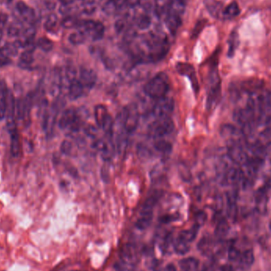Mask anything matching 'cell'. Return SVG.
Instances as JSON below:
<instances>
[{
    "mask_svg": "<svg viewBox=\"0 0 271 271\" xmlns=\"http://www.w3.org/2000/svg\"><path fill=\"white\" fill-rule=\"evenodd\" d=\"M147 13L145 12L142 13V14H139L135 18L136 25L138 27L139 29H142V30L148 29L151 24V17L149 16Z\"/></svg>",
    "mask_w": 271,
    "mask_h": 271,
    "instance_id": "cell-24",
    "label": "cell"
},
{
    "mask_svg": "<svg viewBox=\"0 0 271 271\" xmlns=\"http://www.w3.org/2000/svg\"><path fill=\"white\" fill-rule=\"evenodd\" d=\"M32 106V98L27 96L25 99L20 101L18 106V115L20 119L24 120L25 123L29 124L30 121V110Z\"/></svg>",
    "mask_w": 271,
    "mask_h": 271,
    "instance_id": "cell-13",
    "label": "cell"
},
{
    "mask_svg": "<svg viewBox=\"0 0 271 271\" xmlns=\"http://www.w3.org/2000/svg\"><path fill=\"white\" fill-rule=\"evenodd\" d=\"M267 190L265 187L259 189L255 194V205L257 209L260 213H265L267 212Z\"/></svg>",
    "mask_w": 271,
    "mask_h": 271,
    "instance_id": "cell-17",
    "label": "cell"
},
{
    "mask_svg": "<svg viewBox=\"0 0 271 271\" xmlns=\"http://www.w3.org/2000/svg\"><path fill=\"white\" fill-rule=\"evenodd\" d=\"M265 148L266 158L271 163V141H269L267 145H264Z\"/></svg>",
    "mask_w": 271,
    "mask_h": 271,
    "instance_id": "cell-55",
    "label": "cell"
},
{
    "mask_svg": "<svg viewBox=\"0 0 271 271\" xmlns=\"http://www.w3.org/2000/svg\"><path fill=\"white\" fill-rule=\"evenodd\" d=\"M263 87V81L257 79L245 81L240 84V90L245 91V92H255V91L260 90Z\"/></svg>",
    "mask_w": 271,
    "mask_h": 271,
    "instance_id": "cell-23",
    "label": "cell"
},
{
    "mask_svg": "<svg viewBox=\"0 0 271 271\" xmlns=\"http://www.w3.org/2000/svg\"><path fill=\"white\" fill-rule=\"evenodd\" d=\"M79 82L86 90H90L96 85L98 77L95 71L87 68H83L79 72Z\"/></svg>",
    "mask_w": 271,
    "mask_h": 271,
    "instance_id": "cell-11",
    "label": "cell"
},
{
    "mask_svg": "<svg viewBox=\"0 0 271 271\" xmlns=\"http://www.w3.org/2000/svg\"><path fill=\"white\" fill-rule=\"evenodd\" d=\"M78 28L85 34L86 37H89L93 41H99L102 39L105 33V27L103 24L100 22L93 20L79 22Z\"/></svg>",
    "mask_w": 271,
    "mask_h": 271,
    "instance_id": "cell-5",
    "label": "cell"
},
{
    "mask_svg": "<svg viewBox=\"0 0 271 271\" xmlns=\"http://www.w3.org/2000/svg\"><path fill=\"white\" fill-rule=\"evenodd\" d=\"M228 157L236 165H244L248 160V155L238 141H228Z\"/></svg>",
    "mask_w": 271,
    "mask_h": 271,
    "instance_id": "cell-7",
    "label": "cell"
},
{
    "mask_svg": "<svg viewBox=\"0 0 271 271\" xmlns=\"http://www.w3.org/2000/svg\"><path fill=\"white\" fill-rule=\"evenodd\" d=\"M123 260L124 263H135L136 258H137V254L135 251L134 249L132 246H127L125 248H124L123 252Z\"/></svg>",
    "mask_w": 271,
    "mask_h": 271,
    "instance_id": "cell-38",
    "label": "cell"
},
{
    "mask_svg": "<svg viewBox=\"0 0 271 271\" xmlns=\"http://www.w3.org/2000/svg\"><path fill=\"white\" fill-rule=\"evenodd\" d=\"M269 227H270V229H271V223H270Z\"/></svg>",
    "mask_w": 271,
    "mask_h": 271,
    "instance_id": "cell-61",
    "label": "cell"
},
{
    "mask_svg": "<svg viewBox=\"0 0 271 271\" xmlns=\"http://www.w3.org/2000/svg\"><path fill=\"white\" fill-rule=\"evenodd\" d=\"M239 43V34L236 31H233L230 34L229 37H228V57H232L234 56L235 52H236V49L238 47Z\"/></svg>",
    "mask_w": 271,
    "mask_h": 271,
    "instance_id": "cell-26",
    "label": "cell"
},
{
    "mask_svg": "<svg viewBox=\"0 0 271 271\" xmlns=\"http://www.w3.org/2000/svg\"><path fill=\"white\" fill-rule=\"evenodd\" d=\"M221 271H231V269H230L229 267H227V266H224V267H222Z\"/></svg>",
    "mask_w": 271,
    "mask_h": 271,
    "instance_id": "cell-59",
    "label": "cell"
},
{
    "mask_svg": "<svg viewBox=\"0 0 271 271\" xmlns=\"http://www.w3.org/2000/svg\"><path fill=\"white\" fill-rule=\"evenodd\" d=\"M152 222V211L141 210V216L136 222V227L140 230H145L151 225Z\"/></svg>",
    "mask_w": 271,
    "mask_h": 271,
    "instance_id": "cell-21",
    "label": "cell"
},
{
    "mask_svg": "<svg viewBox=\"0 0 271 271\" xmlns=\"http://www.w3.org/2000/svg\"><path fill=\"white\" fill-rule=\"evenodd\" d=\"M154 147L155 150L160 151L161 153H168L172 151V145L169 143V141H165V140H161V139H157L154 144Z\"/></svg>",
    "mask_w": 271,
    "mask_h": 271,
    "instance_id": "cell-36",
    "label": "cell"
},
{
    "mask_svg": "<svg viewBox=\"0 0 271 271\" xmlns=\"http://www.w3.org/2000/svg\"><path fill=\"white\" fill-rule=\"evenodd\" d=\"M128 133L123 129L120 133H118L116 139V147L118 153L120 155H124L128 148Z\"/></svg>",
    "mask_w": 271,
    "mask_h": 271,
    "instance_id": "cell-22",
    "label": "cell"
},
{
    "mask_svg": "<svg viewBox=\"0 0 271 271\" xmlns=\"http://www.w3.org/2000/svg\"><path fill=\"white\" fill-rule=\"evenodd\" d=\"M21 15L24 20L28 23H32L35 19V12L33 11V9L30 8L29 6Z\"/></svg>",
    "mask_w": 271,
    "mask_h": 271,
    "instance_id": "cell-44",
    "label": "cell"
},
{
    "mask_svg": "<svg viewBox=\"0 0 271 271\" xmlns=\"http://www.w3.org/2000/svg\"><path fill=\"white\" fill-rule=\"evenodd\" d=\"M240 254L241 253L239 251L235 246H230L229 250H228V258H229L231 261H239L240 259Z\"/></svg>",
    "mask_w": 271,
    "mask_h": 271,
    "instance_id": "cell-46",
    "label": "cell"
},
{
    "mask_svg": "<svg viewBox=\"0 0 271 271\" xmlns=\"http://www.w3.org/2000/svg\"><path fill=\"white\" fill-rule=\"evenodd\" d=\"M31 51L25 50L20 56V60H19V65L21 67L22 69H28L31 66L32 63L33 62V55Z\"/></svg>",
    "mask_w": 271,
    "mask_h": 271,
    "instance_id": "cell-33",
    "label": "cell"
},
{
    "mask_svg": "<svg viewBox=\"0 0 271 271\" xmlns=\"http://www.w3.org/2000/svg\"><path fill=\"white\" fill-rule=\"evenodd\" d=\"M174 250L178 255H186L190 250V244L178 236L174 241Z\"/></svg>",
    "mask_w": 271,
    "mask_h": 271,
    "instance_id": "cell-34",
    "label": "cell"
},
{
    "mask_svg": "<svg viewBox=\"0 0 271 271\" xmlns=\"http://www.w3.org/2000/svg\"><path fill=\"white\" fill-rule=\"evenodd\" d=\"M199 227L198 226L195 225L193 226L191 229L183 230L182 232H181L178 235L179 238L182 239L186 242L190 243L192 242L195 240V238L197 237V232H198Z\"/></svg>",
    "mask_w": 271,
    "mask_h": 271,
    "instance_id": "cell-29",
    "label": "cell"
},
{
    "mask_svg": "<svg viewBox=\"0 0 271 271\" xmlns=\"http://www.w3.org/2000/svg\"><path fill=\"white\" fill-rule=\"evenodd\" d=\"M124 26H125V23L123 19H120L115 23V29L118 33H121L124 30Z\"/></svg>",
    "mask_w": 271,
    "mask_h": 271,
    "instance_id": "cell-52",
    "label": "cell"
},
{
    "mask_svg": "<svg viewBox=\"0 0 271 271\" xmlns=\"http://www.w3.org/2000/svg\"><path fill=\"white\" fill-rule=\"evenodd\" d=\"M176 70L178 74L188 77L192 84L193 89L197 93L200 87H199L198 81L195 73V68L188 63L179 62L176 64Z\"/></svg>",
    "mask_w": 271,
    "mask_h": 271,
    "instance_id": "cell-8",
    "label": "cell"
},
{
    "mask_svg": "<svg viewBox=\"0 0 271 271\" xmlns=\"http://www.w3.org/2000/svg\"><path fill=\"white\" fill-rule=\"evenodd\" d=\"M21 29L19 28V25H17L16 24H12L11 26L9 27L8 29V35L11 37H16V36L19 35Z\"/></svg>",
    "mask_w": 271,
    "mask_h": 271,
    "instance_id": "cell-49",
    "label": "cell"
},
{
    "mask_svg": "<svg viewBox=\"0 0 271 271\" xmlns=\"http://www.w3.org/2000/svg\"><path fill=\"white\" fill-rule=\"evenodd\" d=\"M205 24H206V21L202 19V20H199L196 25H195V28L193 29L192 32V38H196L197 36L200 34L202 29H204V27L205 26Z\"/></svg>",
    "mask_w": 271,
    "mask_h": 271,
    "instance_id": "cell-43",
    "label": "cell"
},
{
    "mask_svg": "<svg viewBox=\"0 0 271 271\" xmlns=\"http://www.w3.org/2000/svg\"><path fill=\"white\" fill-rule=\"evenodd\" d=\"M37 46L42 51L46 52H50L53 49V43L47 37H40L37 41Z\"/></svg>",
    "mask_w": 271,
    "mask_h": 271,
    "instance_id": "cell-39",
    "label": "cell"
},
{
    "mask_svg": "<svg viewBox=\"0 0 271 271\" xmlns=\"http://www.w3.org/2000/svg\"><path fill=\"white\" fill-rule=\"evenodd\" d=\"M265 125L266 128L265 131H264L265 137H267V138L271 139V118H270L269 120L267 121Z\"/></svg>",
    "mask_w": 271,
    "mask_h": 271,
    "instance_id": "cell-53",
    "label": "cell"
},
{
    "mask_svg": "<svg viewBox=\"0 0 271 271\" xmlns=\"http://www.w3.org/2000/svg\"><path fill=\"white\" fill-rule=\"evenodd\" d=\"M83 11L87 15H91L96 11V0H82Z\"/></svg>",
    "mask_w": 271,
    "mask_h": 271,
    "instance_id": "cell-40",
    "label": "cell"
},
{
    "mask_svg": "<svg viewBox=\"0 0 271 271\" xmlns=\"http://www.w3.org/2000/svg\"></svg>",
    "mask_w": 271,
    "mask_h": 271,
    "instance_id": "cell-62",
    "label": "cell"
},
{
    "mask_svg": "<svg viewBox=\"0 0 271 271\" xmlns=\"http://www.w3.org/2000/svg\"><path fill=\"white\" fill-rule=\"evenodd\" d=\"M205 8L209 14L216 19H221L223 17V5L218 0H204Z\"/></svg>",
    "mask_w": 271,
    "mask_h": 271,
    "instance_id": "cell-16",
    "label": "cell"
},
{
    "mask_svg": "<svg viewBox=\"0 0 271 271\" xmlns=\"http://www.w3.org/2000/svg\"><path fill=\"white\" fill-rule=\"evenodd\" d=\"M86 134L91 138H95L97 136V129L93 125L87 126L85 129Z\"/></svg>",
    "mask_w": 271,
    "mask_h": 271,
    "instance_id": "cell-51",
    "label": "cell"
},
{
    "mask_svg": "<svg viewBox=\"0 0 271 271\" xmlns=\"http://www.w3.org/2000/svg\"><path fill=\"white\" fill-rule=\"evenodd\" d=\"M86 37H86L85 34L79 29L77 31L71 33L69 35V42L74 46H79V45L84 43Z\"/></svg>",
    "mask_w": 271,
    "mask_h": 271,
    "instance_id": "cell-37",
    "label": "cell"
},
{
    "mask_svg": "<svg viewBox=\"0 0 271 271\" xmlns=\"http://www.w3.org/2000/svg\"><path fill=\"white\" fill-rule=\"evenodd\" d=\"M85 91V88L82 85V83L78 79L73 81L68 89L69 98L73 100L78 99L79 98L82 97L84 95Z\"/></svg>",
    "mask_w": 271,
    "mask_h": 271,
    "instance_id": "cell-20",
    "label": "cell"
},
{
    "mask_svg": "<svg viewBox=\"0 0 271 271\" xmlns=\"http://www.w3.org/2000/svg\"><path fill=\"white\" fill-rule=\"evenodd\" d=\"M227 213L231 219H236L238 209H237V191H229L227 194Z\"/></svg>",
    "mask_w": 271,
    "mask_h": 271,
    "instance_id": "cell-14",
    "label": "cell"
},
{
    "mask_svg": "<svg viewBox=\"0 0 271 271\" xmlns=\"http://www.w3.org/2000/svg\"><path fill=\"white\" fill-rule=\"evenodd\" d=\"M58 27V18L55 14H50L45 23V29L49 33L56 31Z\"/></svg>",
    "mask_w": 271,
    "mask_h": 271,
    "instance_id": "cell-35",
    "label": "cell"
},
{
    "mask_svg": "<svg viewBox=\"0 0 271 271\" xmlns=\"http://www.w3.org/2000/svg\"><path fill=\"white\" fill-rule=\"evenodd\" d=\"M229 231V225L226 219H220L215 229V235L218 239H223L227 236Z\"/></svg>",
    "mask_w": 271,
    "mask_h": 271,
    "instance_id": "cell-31",
    "label": "cell"
},
{
    "mask_svg": "<svg viewBox=\"0 0 271 271\" xmlns=\"http://www.w3.org/2000/svg\"><path fill=\"white\" fill-rule=\"evenodd\" d=\"M174 99L166 96L156 99L151 108V112L156 118H170L171 114L174 111Z\"/></svg>",
    "mask_w": 271,
    "mask_h": 271,
    "instance_id": "cell-6",
    "label": "cell"
},
{
    "mask_svg": "<svg viewBox=\"0 0 271 271\" xmlns=\"http://www.w3.org/2000/svg\"><path fill=\"white\" fill-rule=\"evenodd\" d=\"M206 220H207L206 213L203 211H200L197 213V215L195 216V224L200 228L201 225L205 223Z\"/></svg>",
    "mask_w": 271,
    "mask_h": 271,
    "instance_id": "cell-45",
    "label": "cell"
},
{
    "mask_svg": "<svg viewBox=\"0 0 271 271\" xmlns=\"http://www.w3.org/2000/svg\"><path fill=\"white\" fill-rule=\"evenodd\" d=\"M9 91L4 82L0 81V120L4 119L7 112Z\"/></svg>",
    "mask_w": 271,
    "mask_h": 271,
    "instance_id": "cell-15",
    "label": "cell"
},
{
    "mask_svg": "<svg viewBox=\"0 0 271 271\" xmlns=\"http://www.w3.org/2000/svg\"><path fill=\"white\" fill-rule=\"evenodd\" d=\"M61 5L64 6H71L74 2V0H59Z\"/></svg>",
    "mask_w": 271,
    "mask_h": 271,
    "instance_id": "cell-58",
    "label": "cell"
},
{
    "mask_svg": "<svg viewBox=\"0 0 271 271\" xmlns=\"http://www.w3.org/2000/svg\"><path fill=\"white\" fill-rule=\"evenodd\" d=\"M2 32L1 29H0V40H1V38H2Z\"/></svg>",
    "mask_w": 271,
    "mask_h": 271,
    "instance_id": "cell-60",
    "label": "cell"
},
{
    "mask_svg": "<svg viewBox=\"0 0 271 271\" xmlns=\"http://www.w3.org/2000/svg\"><path fill=\"white\" fill-rule=\"evenodd\" d=\"M9 133L11 135V151L13 156H19L21 151V142L19 138V132L17 130V125L14 124H7Z\"/></svg>",
    "mask_w": 271,
    "mask_h": 271,
    "instance_id": "cell-12",
    "label": "cell"
},
{
    "mask_svg": "<svg viewBox=\"0 0 271 271\" xmlns=\"http://www.w3.org/2000/svg\"><path fill=\"white\" fill-rule=\"evenodd\" d=\"M240 14V6L236 2H232L223 8V17L225 19H233Z\"/></svg>",
    "mask_w": 271,
    "mask_h": 271,
    "instance_id": "cell-28",
    "label": "cell"
},
{
    "mask_svg": "<svg viewBox=\"0 0 271 271\" xmlns=\"http://www.w3.org/2000/svg\"><path fill=\"white\" fill-rule=\"evenodd\" d=\"M95 118L98 126L102 128L109 119L111 118L106 106L103 105H98L95 108Z\"/></svg>",
    "mask_w": 271,
    "mask_h": 271,
    "instance_id": "cell-19",
    "label": "cell"
},
{
    "mask_svg": "<svg viewBox=\"0 0 271 271\" xmlns=\"http://www.w3.org/2000/svg\"><path fill=\"white\" fill-rule=\"evenodd\" d=\"M82 119L79 112L74 108H69L64 110L59 121V126L62 130L69 131L70 133H76L80 129Z\"/></svg>",
    "mask_w": 271,
    "mask_h": 271,
    "instance_id": "cell-3",
    "label": "cell"
},
{
    "mask_svg": "<svg viewBox=\"0 0 271 271\" xmlns=\"http://www.w3.org/2000/svg\"><path fill=\"white\" fill-rule=\"evenodd\" d=\"M73 144L70 141H64L61 145V151L65 155H69L73 151Z\"/></svg>",
    "mask_w": 271,
    "mask_h": 271,
    "instance_id": "cell-48",
    "label": "cell"
},
{
    "mask_svg": "<svg viewBox=\"0 0 271 271\" xmlns=\"http://www.w3.org/2000/svg\"><path fill=\"white\" fill-rule=\"evenodd\" d=\"M221 134L228 141H238L240 143H242L243 140L246 137L241 129L231 124H223L221 127Z\"/></svg>",
    "mask_w": 271,
    "mask_h": 271,
    "instance_id": "cell-9",
    "label": "cell"
},
{
    "mask_svg": "<svg viewBox=\"0 0 271 271\" xmlns=\"http://www.w3.org/2000/svg\"><path fill=\"white\" fill-rule=\"evenodd\" d=\"M170 79L164 73H158L144 87L145 93L151 99H159L167 96L170 90Z\"/></svg>",
    "mask_w": 271,
    "mask_h": 271,
    "instance_id": "cell-1",
    "label": "cell"
},
{
    "mask_svg": "<svg viewBox=\"0 0 271 271\" xmlns=\"http://www.w3.org/2000/svg\"><path fill=\"white\" fill-rule=\"evenodd\" d=\"M160 197H161V192L160 191H155L153 193H151V195H149L148 198L146 199V201L144 203L142 209L152 211L154 206L158 202Z\"/></svg>",
    "mask_w": 271,
    "mask_h": 271,
    "instance_id": "cell-25",
    "label": "cell"
},
{
    "mask_svg": "<svg viewBox=\"0 0 271 271\" xmlns=\"http://www.w3.org/2000/svg\"><path fill=\"white\" fill-rule=\"evenodd\" d=\"M164 271H177V269H176V267L174 265V264L170 263V264H168V265L166 266Z\"/></svg>",
    "mask_w": 271,
    "mask_h": 271,
    "instance_id": "cell-57",
    "label": "cell"
},
{
    "mask_svg": "<svg viewBox=\"0 0 271 271\" xmlns=\"http://www.w3.org/2000/svg\"><path fill=\"white\" fill-rule=\"evenodd\" d=\"M120 4L118 0H107L102 6V11L106 15L110 16V15H116L120 10Z\"/></svg>",
    "mask_w": 271,
    "mask_h": 271,
    "instance_id": "cell-27",
    "label": "cell"
},
{
    "mask_svg": "<svg viewBox=\"0 0 271 271\" xmlns=\"http://www.w3.org/2000/svg\"><path fill=\"white\" fill-rule=\"evenodd\" d=\"M3 47L6 49V51L9 52L11 56H15L18 54L19 47L16 46L15 43H7Z\"/></svg>",
    "mask_w": 271,
    "mask_h": 271,
    "instance_id": "cell-47",
    "label": "cell"
},
{
    "mask_svg": "<svg viewBox=\"0 0 271 271\" xmlns=\"http://www.w3.org/2000/svg\"><path fill=\"white\" fill-rule=\"evenodd\" d=\"M118 121L121 126L126 131L128 134L136 131L140 121V113L136 105H130L124 108L119 116Z\"/></svg>",
    "mask_w": 271,
    "mask_h": 271,
    "instance_id": "cell-2",
    "label": "cell"
},
{
    "mask_svg": "<svg viewBox=\"0 0 271 271\" xmlns=\"http://www.w3.org/2000/svg\"><path fill=\"white\" fill-rule=\"evenodd\" d=\"M79 24V22L73 16L65 17L63 19L62 23H61V25L65 29H72L74 27H78Z\"/></svg>",
    "mask_w": 271,
    "mask_h": 271,
    "instance_id": "cell-41",
    "label": "cell"
},
{
    "mask_svg": "<svg viewBox=\"0 0 271 271\" xmlns=\"http://www.w3.org/2000/svg\"><path fill=\"white\" fill-rule=\"evenodd\" d=\"M182 271H195L198 268L199 262L195 258H187L179 262Z\"/></svg>",
    "mask_w": 271,
    "mask_h": 271,
    "instance_id": "cell-32",
    "label": "cell"
},
{
    "mask_svg": "<svg viewBox=\"0 0 271 271\" xmlns=\"http://www.w3.org/2000/svg\"><path fill=\"white\" fill-rule=\"evenodd\" d=\"M174 124L171 118H156L148 128L149 137L154 139H161L168 136L174 130Z\"/></svg>",
    "mask_w": 271,
    "mask_h": 271,
    "instance_id": "cell-4",
    "label": "cell"
},
{
    "mask_svg": "<svg viewBox=\"0 0 271 271\" xmlns=\"http://www.w3.org/2000/svg\"><path fill=\"white\" fill-rule=\"evenodd\" d=\"M94 147L99 151L101 157L105 160H110L114 155V146L110 140L99 139L94 144Z\"/></svg>",
    "mask_w": 271,
    "mask_h": 271,
    "instance_id": "cell-10",
    "label": "cell"
},
{
    "mask_svg": "<svg viewBox=\"0 0 271 271\" xmlns=\"http://www.w3.org/2000/svg\"><path fill=\"white\" fill-rule=\"evenodd\" d=\"M239 261H240L241 266L245 267V268L251 267L254 261H255V256H254L253 250L249 249V250H246L244 252L241 253Z\"/></svg>",
    "mask_w": 271,
    "mask_h": 271,
    "instance_id": "cell-30",
    "label": "cell"
},
{
    "mask_svg": "<svg viewBox=\"0 0 271 271\" xmlns=\"http://www.w3.org/2000/svg\"><path fill=\"white\" fill-rule=\"evenodd\" d=\"M7 21V15L4 13H0V25H3Z\"/></svg>",
    "mask_w": 271,
    "mask_h": 271,
    "instance_id": "cell-56",
    "label": "cell"
},
{
    "mask_svg": "<svg viewBox=\"0 0 271 271\" xmlns=\"http://www.w3.org/2000/svg\"><path fill=\"white\" fill-rule=\"evenodd\" d=\"M12 56L9 54L4 47L0 49V67H4L11 64Z\"/></svg>",
    "mask_w": 271,
    "mask_h": 271,
    "instance_id": "cell-42",
    "label": "cell"
},
{
    "mask_svg": "<svg viewBox=\"0 0 271 271\" xmlns=\"http://www.w3.org/2000/svg\"><path fill=\"white\" fill-rule=\"evenodd\" d=\"M181 15L176 14V13L169 11L168 15L166 16V25L168 29L170 30L171 33L174 35L178 28L181 25Z\"/></svg>",
    "mask_w": 271,
    "mask_h": 271,
    "instance_id": "cell-18",
    "label": "cell"
},
{
    "mask_svg": "<svg viewBox=\"0 0 271 271\" xmlns=\"http://www.w3.org/2000/svg\"><path fill=\"white\" fill-rule=\"evenodd\" d=\"M209 239L204 237V238L201 239V241L198 244V249H200L201 251H206L209 248Z\"/></svg>",
    "mask_w": 271,
    "mask_h": 271,
    "instance_id": "cell-50",
    "label": "cell"
},
{
    "mask_svg": "<svg viewBox=\"0 0 271 271\" xmlns=\"http://www.w3.org/2000/svg\"><path fill=\"white\" fill-rule=\"evenodd\" d=\"M27 8H28V6L25 4V2H22V1L18 2L16 4L17 11H19L20 15H22V14H23V13L24 12Z\"/></svg>",
    "mask_w": 271,
    "mask_h": 271,
    "instance_id": "cell-54",
    "label": "cell"
}]
</instances>
